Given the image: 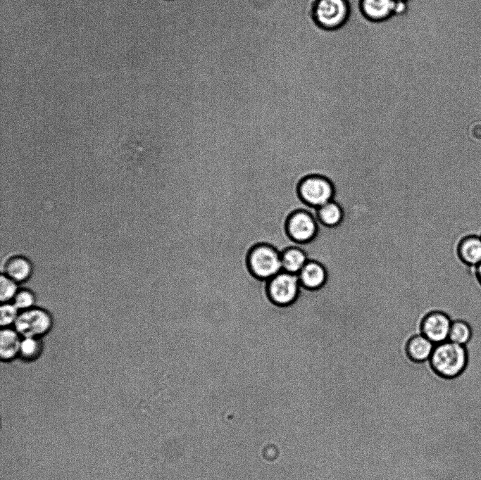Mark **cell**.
Returning <instances> with one entry per match:
<instances>
[{
    "instance_id": "6da1fadb",
    "label": "cell",
    "mask_w": 481,
    "mask_h": 480,
    "mask_svg": "<svg viewBox=\"0 0 481 480\" xmlns=\"http://www.w3.org/2000/svg\"><path fill=\"white\" fill-rule=\"evenodd\" d=\"M469 360L467 346L447 340L435 344L429 363L438 377L450 380L461 377L468 370Z\"/></svg>"
},
{
    "instance_id": "7a4b0ae2",
    "label": "cell",
    "mask_w": 481,
    "mask_h": 480,
    "mask_svg": "<svg viewBox=\"0 0 481 480\" xmlns=\"http://www.w3.org/2000/svg\"><path fill=\"white\" fill-rule=\"evenodd\" d=\"M299 199L307 206L316 209L334 200L335 189L332 181L320 174L303 177L296 187Z\"/></svg>"
},
{
    "instance_id": "3957f363",
    "label": "cell",
    "mask_w": 481,
    "mask_h": 480,
    "mask_svg": "<svg viewBox=\"0 0 481 480\" xmlns=\"http://www.w3.org/2000/svg\"><path fill=\"white\" fill-rule=\"evenodd\" d=\"M350 8L347 0H316L311 7L313 21L321 28L332 30L347 20Z\"/></svg>"
},
{
    "instance_id": "277c9868",
    "label": "cell",
    "mask_w": 481,
    "mask_h": 480,
    "mask_svg": "<svg viewBox=\"0 0 481 480\" xmlns=\"http://www.w3.org/2000/svg\"><path fill=\"white\" fill-rule=\"evenodd\" d=\"M249 264L253 274L263 279L269 280L283 270L281 253L268 244H259L251 249Z\"/></svg>"
},
{
    "instance_id": "5b68a950",
    "label": "cell",
    "mask_w": 481,
    "mask_h": 480,
    "mask_svg": "<svg viewBox=\"0 0 481 480\" xmlns=\"http://www.w3.org/2000/svg\"><path fill=\"white\" fill-rule=\"evenodd\" d=\"M285 228L292 241L298 244H304L312 241L317 236L320 224L316 215L299 208L289 214L285 221Z\"/></svg>"
},
{
    "instance_id": "8992f818",
    "label": "cell",
    "mask_w": 481,
    "mask_h": 480,
    "mask_svg": "<svg viewBox=\"0 0 481 480\" xmlns=\"http://www.w3.org/2000/svg\"><path fill=\"white\" fill-rule=\"evenodd\" d=\"M300 287L298 274L282 270L269 279L268 292L274 303L280 305H288L298 297Z\"/></svg>"
},
{
    "instance_id": "52a82bcc",
    "label": "cell",
    "mask_w": 481,
    "mask_h": 480,
    "mask_svg": "<svg viewBox=\"0 0 481 480\" xmlns=\"http://www.w3.org/2000/svg\"><path fill=\"white\" fill-rule=\"evenodd\" d=\"M453 318L445 310L437 309L428 312L423 318L420 332L435 344L448 340Z\"/></svg>"
},
{
    "instance_id": "ba28073f",
    "label": "cell",
    "mask_w": 481,
    "mask_h": 480,
    "mask_svg": "<svg viewBox=\"0 0 481 480\" xmlns=\"http://www.w3.org/2000/svg\"><path fill=\"white\" fill-rule=\"evenodd\" d=\"M453 254L456 260L469 270L481 263V236L468 234L455 243Z\"/></svg>"
},
{
    "instance_id": "9c48e42d",
    "label": "cell",
    "mask_w": 481,
    "mask_h": 480,
    "mask_svg": "<svg viewBox=\"0 0 481 480\" xmlns=\"http://www.w3.org/2000/svg\"><path fill=\"white\" fill-rule=\"evenodd\" d=\"M49 324L50 320L48 315L39 310L22 314L15 322L18 331L26 337L42 334L49 328Z\"/></svg>"
},
{
    "instance_id": "30bf717a",
    "label": "cell",
    "mask_w": 481,
    "mask_h": 480,
    "mask_svg": "<svg viewBox=\"0 0 481 480\" xmlns=\"http://www.w3.org/2000/svg\"><path fill=\"white\" fill-rule=\"evenodd\" d=\"M394 4L395 0H361L360 10L368 20L380 22L394 14Z\"/></svg>"
},
{
    "instance_id": "8fae6325",
    "label": "cell",
    "mask_w": 481,
    "mask_h": 480,
    "mask_svg": "<svg viewBox=\"0 0 481 480\" xmlns=\"http://www.w3.org/2000/svg\"><path fill=\"white\" fill-rule=\"evenodd\" d=\"M301 285L315 290L324 285L327 279L325 267L318 262L308 260L298 274Z\"/></svg>"
},
{
    "instance_id": "7c38bea8",
    "label": "cell",
    "mask_w": 481,
    "mask_h": 480,
    "mask_svg": "<svg viewBox=\"0 0 481 480\" xmlns=\"http://www.w3.org/2000/svg\"><path fill=\"white\" fill-rule=\"evenodd\" d=\"M435 344L423 334L413 336L406 343V353L409 358L416 362L429 361Z\"/></svg>"
},
{
    "instance_id": "4fadbf2b",
    "label": "cell",
    "mask_w": 481,
    "mask_h": 480,
    "mask_svg": "<svg viewBox=\"0 0 481 480\" xmlns=\"http://www.w3.org/2000/svg\"><path fill=\"white\" fill-rule=\"evenodd\" d=\"M315 215L320 225L334 229L342 224L344 212L341 205L332 200L316 208Z\"/></svg>"
},
{
    "instance_id": "5bb4252c",
    "label": "cell",
    "mask_w": 481,
    "mask_h": 480,
    "mask_svg": "<svg viewBox=\"0 0 481 480\" xmlns=\"http://www.w3.org/2000/svg\"><path fill=\"white\" fill-rule=\"evenodd\" d=\"M282 270L299 274L308 261L306 252L299 246H291L281 253Z\"/></svg>"
},
{
    "instance_id": "9a60e30c",
    "label": "cell",
    "mask_w": 481,
    "mask_h": 480,
    "mask_svg": "<svg viewBox=\"0 0 481 480\" xmlns=\"http://www.w3.org/2000/svg\"><path fill=\"white\" fill-rule=\"evenodd\" d=\"M473 336V327L467 320L462 318H453L448 336L449 341L467 346Z\"/></svg>"
},
{
    "instance_id": "2e32d148",
    "label": "cell",
    "mask_w": 481,
    "mask_h": 480,
    "mask_svg": "<svg viewBox=\"0 0 481 480\" xmlns=\"http://www.w3.org/2000/svg\"><path fill=\"white\" fill-rule=\"evenodd\" d=\"M20 343L15 332L11 330H4L1 332L0 354L2 358L8 359L13 357L20 350Z\"/></svg>"
},
{
    "instance_id": "e0dca14e",
    "label": "cell",
    "mask_w": 481,
    "mask_h": 480,
    "mask_svg": "<svg viewBox=\"0 0 481 480\" xmlns=\"http://www.w3.org/2000/svg\"><path fill=\"white\" fill-rule=\"evenodd\" d=\"M30 272L28 262L23 258L12 260L7 267V272L11 277L16 280L26 278Z\"/></svg>"
},
{
    "instance_id": "ac0fdd59",
    "label": "cell",
    "mask_w": 481,
    "mask_h": 480,
    "mask_svg": "<svg viewBox=\"0 0 481 480\" xmlns=\"http://www.w3.org/2000/svg\"><path fill=\"white\" fill-rule=\"evenodd\" d=\"M0 286V298L1 301L8 300L14 295L16 286L9 279L1 276Z\"/></svg>"
},
{
    "instance_id": "d6986e66",
    "label": "cell",
    "mask_w": 481,
    "mask_h": 480,
    "mask_svg": "<svg viewBox=\"0 0 481 480\" xmlns=\"http://www.w3.org/2000/svg\"><path fill=\"white\" fill-rule=\"evenodd\" d=\"M0 322L1 325H6L11 323L16 317L15 306L4 305L1 308Z\"/></svg>"
},
{
    "instance_id": "ffe728a7",
    "label": "cell",
    "mask_w": 481,
    "mask_h": 480,
    "mask_svg": "<svg viewBox=\"0 0 481 480\" xmlns=\"http://www.w3.org/2000/svg\"><path fill=\"white\" fill-rule=\"evenodd\" d=\"M37 343L32 337H26L20 344V350L25 356H31L37 350Z\"/></svg>"
},
{
    "instance_id": "44dd1931",
    "label": "cell",
    "mask_w": 481,
    "mask_h": 480,
    "mask_svg": "<svg viewBox=\"0 0 481 480\" xmlns=\"http://www.w3.org/2000/svg\"><path fill=\"white\" fill-rule=\"evenodd\" d=\"M33 303L32 295L27 291L19 293L15 300V306L17 308H26Z\"/></svg>"
},
{
    "instance_id": "7402d4cb",
    "label": "cell",
    "mask_w": 481,
    "mask_h": 480,
    "mask_svg": "<svg viewBox=\"0 0 481 480\" xmlns=\"http://www.w3.org/2000/svg\"><path fill=\"white\" fill-rule=\"evenodd\" d=\"M469 271L476 284L481 288V263Z\"/></svg>"
},
{
    "instance_id": "603a6c76",
    "label": "cell",
    "mask_w": 481,
    "mask_h": 480,
    "mask_svg": "<svg viewBox=\"0 0 481 480\" xmlns=\"http://www.w3.org/2000/svg\"><path fill=\"white\" fill-rule=\"evenodd\" d=\"M406 1H395V4H394V13H401L404 11H406Z\"/></svg>"
},
{
    "instance_id": "cb8c5ba5",
    "label": "cell",
    "mask_w": 481,
    "mask_h": 480,
    "mask_svg": "<svg viewBox=\"0 0 481 480\" xmlns=\"http://www.w3.org/2000/svg\"><path fill=\"white\" fill-rule=\"evenodd\" d=\"M294 302H295V301H294ZM295 303H296V302H295ZM296 306H297V304H296ZM297 308H298V306H297ZM298 310H299V308H298ZM299 314H300V312H299ZM300 316H301V314H300ZM301 321H302V319H301ZM302 324H303V321H302ZM303 327H304V324H303ZM304 330L305 336L306 338V331H305L304 328ZM306 341H307V339H306ZM307 344H308V342H307ZM308 352H309V350H308ZM309 356H310V353H309ZM310 360H311V357H310ZM311 362L312 363V362Z\"/></svg>"
},
{
    "instance_id": "d4e9b609",
    "label": "cell",
    "mask_w": 481,
    "mask_h": 480,
    "mask_svg": "<svg viewBox=\"0 0 481 480\" xmlns=\"http://www.w3.org/2000/svg\"><path fill=\"white\" fill-rule=\"evenodd\" d=\"M294 303H295V302H294ZM295 304H296V303H295ZM297 309H298V308H297ZM298 311H299V310H298ZM299 315H300V314H299ZM300 317H301V316H300ZM301 323H302V321H301ZM302 326H303V324H302ZM303 329H304V327H303ZM304 336H305V334H304ZM305 339H306V343H307V341H306V336H305ZM307 347H308V345H307ZM308 355H309V354H308ZM309 357H310V356H309Z\"/></svg>"
},
{
    "instance_id": "484cf974",
    "label": "cell",
    "mask_w": 481,
    "mask_h": 480,
    "mask_svg": "<svg viewBox=\"0 0 481 480\" xmlns=\"http://www.w3.org/2000/svg\"><path fill=\"white\" fill-rule=\"evenodd\" d=\"M395 1H406V2L407 0H395Z\"/></svg>"
},
{
    "instance_id": "4316f807",
    "label": "cell",
    "mask_w": 481,
    "mask_h": 480,
    "mask_svg": "<svg viewBox=\"0 0 481 480\" xmlns=\"http://www.w3.org/2000/svg\"><path fill=\"white\" fill-rule=\"evenodd\" d=\"M88 11H94V10H88ZM104 11H101L100 13H102V12L104 13ZM94 13H97V12H94Z\"/></svg>"
},
{
    "instance_id": "83f0119b",
    "label": "cell",
    "mask_w": 481,
    "mask_h": 480,
    "mask_svg": "<svg viewBox=\"0 0 481 480\" xmlns=\"http://www.w3.org/2000/svg\"><path fill=\"white\" fill-rule=\"evenodd\" d=\"M480 236H481V232H480Z\"/></svg>"
}]
</instances>
